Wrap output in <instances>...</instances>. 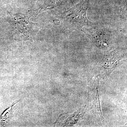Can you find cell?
Here are the masks:
<instances>
[{"label": "cell", "instance_id": "cell-1", "mask_svg": "<svg viewBox=\"0 0 127 127\" xmlns=\"http://www.w3.org/2000/svg\"><path fill=\"white\" fill-rule=\"evenodd\" d=\"M84 32H87V33H85L98 45H104L106 43L108 45L107 42L108 40L103 30L95 29L93 30H86Z\"/></svg>", "mask_w": 127, "mask_h": 127}, {"label": "cell", "instance_id": "cell-2", "mask_svg": "<svg viewBox=\"0 0 127 127\" xmlns=\"http://www.w3.org/2000/svg\"><path fill=\"white\" fill-rule=\"evenodd\" d=\"M18 102V101L16 102L15 103H14L11 107H10L6 111H5L4 113H3V114H2V117H1V119H2L3 123H3V124L6 123L7 122V120H8V119H9L10 115V114L11 112V111L12 110V108H13L14 105Z\"/></svg>", "mask_w": 127, "mask_h": 127}]
</instances>
